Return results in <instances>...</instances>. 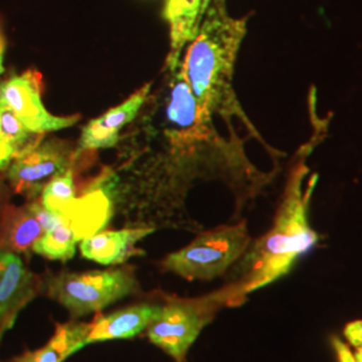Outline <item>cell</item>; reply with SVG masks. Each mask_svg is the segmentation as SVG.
Masks as SVG:
<instances>
[{
    "label": "cell",
    "mask_w": 362,
    "mask_h": 362,
    "mask_svg": "<svg viewBox=\"0 0 362 362\" xmlns=\"http://www.w3.org/2000/svg\"><path fill=\"white\" fill-rule=\"evenodd\" d=\"M308 173L305 158H300L290 173L270 231L250 245L235 269L233 284L228 287L238 305L245 300L247 294L285 276L296 260L317 245L318 235L308 219L317 175L311 176L305 185Z\"/></svg>",
    "instance_id": "1"
},
{
    "label": "cell",
    "mask_w": 362,
    "mask_h": 362,
    "mask_svg": "<svg viewBox=\"0 0 362 362\" xmlns=\"http://www.w3.org/2000/svg\"><path fill=\"white\" fill-rule=\"evenodd\" d=\"M248 16L235 19L228 15L226 0H214L204 15L196 38L191 42L181 69L202 115L209 121L233 116L250 124L233 88V70Z\"/></svg>",
    "instance_id": "2"
},
{
    "label": "cell",
    "mask_w": 362,
    "mask_h": 362,
    "mask_svg": "<svg viewBox=\"0 0 362 362\" xmlns=\"http://www.w3.org/2000/svg\"><path fill=\"white\" fill-rule=\"evenodd\" d=\"M140 290L130 267L97 272L49 274L43 278L42 293L58 302L73 320L101 311Z\"/></svg>",
    "instance_id": "3"
},
{
    "label": "cell",
    "mask_w": 362,
    "mask_h": 362,
    "mask_svg": "<svg viewBox=\"0 0 362 362\" xmlns=\"http://www.w3.org/2000/svg\"><path fill=\"white\" fill-rule=\"evenodd\" d=\"M250 245L246 221L220 226L199 233L188 246L167 255L161 266L187 281H212L243 258Z\"/></svg>",
    "instance_id": "4"
},
{
    "label": "cell",
    "mask_w": 362,
    "mask_h": 362,
    "mask_svg": "<svg viewBox=\"0 0 362 362\" xmlns=\"http://www.w3.org/2000/svg\"><path fill=\"white\" fill-rule=\"evenodd\" d=\"M223 306H238L230 287L208 297L170 298L146 329L151 342L176 362L185 361L191 345Z\"/></svg>",
    "instance_id": "5"
},
{
    "label": "cell",
    "mask_w": 362,
    "mask_h": 362,
    "mask_svg": "<svg viewBox=\"0 0 362 362\" xmlns=\"http://www.w3.org/2000/svg\"><path fill=\"white\" fill-rule=\"evenodd\" d=\"M78 152L66 140L39 139L13 157L4 176L13 194H22L27 202L37 200L50 181L74 168Z\"/></svg>",
    "instance_id": "6"
},
{
    "label": "cell",
    "mask_w": 362,
    "mask_h": 362,
    "mask_svg": "<svg viewBox=\"0 0 362 362\" xmlns=\"http://www.w3.org/2000/svg\"><path fill=\"white\" fill-rule=\"evenodd\" d=\"M163 103V130L172 145L185 151L207 141L212 121L202 115L181 64L176 70H168Z\"/></svg>",
    "instance_id": "7"
},
{
    "label": "cell",
    "mask_w": 362,
    "mask_h": 362,
    "mask_svg": "<svg viewBox=\"0 0 362 362\" xmlns=\"http://www.w3.org/2000/svg\"><path fill=\"white\" fill-rule=\"evenodd\" d=\"M0 104L11 107L28 129L35 134L66 129L81 119L74 116H54L42 100V76L35 70L13 74L0 82Z\"/></svg>",
    "instance_id": "8"
},
{
    "label": "cell",
    "mask_w": 362,
    "mask_h": 362,
    "mask_svg": "<svg viewBox=\"0 0 362 362\" xmlns=\"http://www.w3.org/2000/svg\"><path fill=\"white\" fill-rule=\"evenodd\" d=\"M42 288L43 278L31 272L19 254L0 248V342Z\"/></svg>",
    "instance_id": "9"
},
{
    "label": "cell",
    "mask_w": 362,
    "mask_h": 362,
    "mask_svg": "<svg viewBox=\"0 0 362 362\" xmlns=\"http://www.w3.org/2000/svg\"><path fill=\"white\" fill-rule=\"evenodd\" d=\"M64 215L47 209L39 199L23 206L10 204L0 219V248L19 255L33 252L34 245Z\"/></svg>",
    "instance_id": "10"
},
{
    "label": "cell",
    "mask_w": 362,
    "mask_h": 362,
    "mask_svg": "<svg viewBox=\"0 0 362 362\" xmlns=\"http://www.w3.org/2000/svg\"><path fill=\"white\" fill-rule=\"evenodd\" d=\"M151 89L152 82H148L122 104L109 109L103 116L91 119L82 129L78 140V151H98L116 146L119 140V132L137 117L149 97Z\"/></svg>",
    "instance_id": "11"
},
{
    "label": "cell",
    "mask_w": 362,
    "mask_h": 362,
    "mask_svg": "<svg viewBox=\"0 0 362 362\" xmlns=\"http://www.w3.org/2000/svg\"><path fill=\"white\" fill-rule=\"evenodd\" d=\"M153 231L155 228L151 227H137L94 233L81 240L79 250L83 258L104 266H117L144 254L137 243Z\"/></svg>",
    "instance_id": "12"
},
{
    "label": "cell",
    "mask_w": 362,
    "mask_h": 362,
    "mask_svg": "<svg viewBox=\"0 0 362 362\" xmlns=\"http://www.w3.org/2000/svg\"><path fill=\"white\" fill-rule=\"evenodd\" d=\"M161 305L139 303L106 315L89 324L88 345L112 339H128L141 334L155 320Z\"/></svg>",
    "instance_id": "13"
},
{
    "label": "cell",
    "mask_w": 362,
    "mask_h": 362,
    "mask_svg": "<svg viewBox=\"0 0 362 362\" xmlns=\"http://www.w3.org/2000/svg\"><path fill=\"white\" fill-rule=\"evenodd\" d=\"M203 0H167L163 16L170 27V50L165 67L176 70L181 64V52L188 42H192L202 23Z\"/></svg>",
    "instance_id": "14"
},
{
    "label": "cell",
    "mask_w": 362,
    "mask_h": 362,
    "mask_svg": "<svg viewBox=\"0 0 362 362\" xmlns=\"http://www.w3.org/2000/svg\"><path fill=\"white\" fill-rule=\"evenodd\" d=\"M91 235L82 224L74 223L73 208L46 231L33 247V252L50 260H70L76 255L78 242Z\"/></svg>",
    "instance_id": "15"
},
{
    "label": "cell",
    "mask_w": 362,
    "mask_h": 362,
    "mask_svg": "<svg viewBox=\"0 0 362 362\" xmlns=\"http://www.w3.org/2000/svg\"><path fill=\"white\" fill-rule=\"evenodd\" d=\"M88 333L89 324L76 320L66 324H55V333L43 348L28 351L16 362H64L88 345Z\"/></svg>",
    "instance_id": "16"
},
{
    "label": "cell",
    "mask_w": 362,
    "mask_h": 362,
    "mask_svg": "<svg viewBox=\"0 0 362 362\" xmlns=\"http://www.w3.org/2000/svg\"><path fill=\"white\" fill-rule=\"evenodd\" d=\"M39 139L40 134L28 129L11 107L0 104V141L15 152V155L23 152Z\"/></svg>",
    "instance_id": "17"
},
{
    "label": "cell",
    "mask_w": 362,
    "mask_h": 362,
    "mask_svg": "<svg viewBox=\"0 0 362 362\" xmlns=\"http://www.w3.org/2000/svg\"><path fill=\"white\" fill-rule=\"evenodd\" d=\"M40 203L57 214H66L76 203L74 168L50 181L39 197Z\"/></svg>",
    "instance_id": "18"
},
{
    "label": "cell",
    "mask_w": 362,
    "mask_h": 362,
    "mask_svg": "<svg viewBox=\"0 0 362 362\" xmlns=\"http://www.w3.org/2000/svg\"><path fill=\"white\" fill-rule=\"evenodd\" d=\"M344 336L353 348L360 346L362 344V320H357L346 325L344 329Z\"/></svg>",
    "instance_id": "19"
},
{
    "label": "cell",
    "mask_w": 362,
    "mask_h": 362,
    "mask_svg": "<svg viewBox=\"0 0 362 362\" xmlns=\"http://www.w3.org/2000/svg\"><path fill=\"white\" fill-rule=\"evenodd\" d=\"M332 345L336 351L338 362H357L356 356L351 353L349 346L344 341H341L338 337L332 338Z\"/></svg>",
    "instance_id": "20"
},
{
    "label": "cell",
    "mask_w": 362,
    "mask_h": 362,
    "mask_svg": "<svg viewBox=\"0 0 362 362\" xmlns=\"http://www.w3.org/2000/svg\"><path fill=\"white\" fill-rule=\"evenodd\" d=\"M13 194V188L10 187L4 173H0V219H1L6 208L10 206V200H11Z\"/></svg>",
    "instance_id": "21"
},
{
    "label": "cell",
    "mask_w": 362,
    "mask_h": 362,
    "mask_svg": "<svg viewBox=\"0 0 362 362\" xmlns=\"http://www.w3.org/2000/svg\"><path fill=\"white\" fill-rule=\"evenodd\" d=\"M15 156V152L0 141V173H4L8 169Z\"/></svg>",
    "instance_id": "22"
},
{
    "label": "cell",
    "mask_w": 362,
    "mask_h": 362,
    "mask_svg": "<svg viewBox=\"0 0 362 362\" xmlns=\"http://www.w3.org/2000/svg\"><path fill=\"white\" fill-rule=\"evenodd\" d=\"M4 50H6V40L4 37L0 35V76L4 70V66H3V59H4Z\"/></svg>",
    "instance_id": "23"
},
{
    "label": "cell",
    "mask_w": 362,
    "mask_h": 362,
    "mask_svg": "<svg viewBox=\"0 0 362 362\" xmlns=\"http://www.w3.org/2000/svg\"><path fill=\"white\" fill-rule=\"evenodd\" d=\"M211 1H212V0H203V1H202V13H200V15H202V21H203L204 15L207 13L208 7H209Z\"/></svg>",
    "instance_id": "24"
},
{
    "label": "cell",
    "mask_w": 362,
    "mask_h": 362,
    "mask_svg": "<svg viewBox=\"0 0 362 362\" xmlns=\"http://www.w3.org/2000/svg\"><path fill=\"white\" fill-rule=\"evenodd\" d=\"M356 360H357V362H362V344L360 345V346H357L356 348Z\"/></svg>",
    "instance_id": "25"
},
{
    "label": "cell",
    "mask_w": 362,
    "mask_h": 362,
    "mask_svg": "<svg viewBox=\"0 0 362 362\" xmlns=\"http://www.w3.org/2000/svg\"><path fill=\"white\" fill-rule=\"evenodd\" d=\"M0 35H1V27H0Z\"/></svg>",
    "instance_id": "26"
}]
</instances>
